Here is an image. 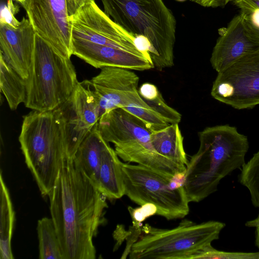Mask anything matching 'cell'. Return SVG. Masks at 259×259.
<instances>
[{
  "label": "cell",
  "mask_w": 259,
  "mask_h": 259,
  "mask_svg": "<svg viewBox=\"0 0 259 259\" xmlns=\"http://www.w3.org/2000/svg\"><path fill=\"white\" fill-rule=\"evenodd\" d=\"M63 259H95L93 238L108 207L107 198L65 157L48 194Z\"/></svg>",
  "instance_id": "1"
},
{
  "label": "cell",
  "mask_w": 259,
  "mask_h": 259,
  "mask_svg": "<svg viewBox=\"0 0 259 259\" xmlns=\"http://www.w3.org/2000/svg\"><path fill=\"white\" fill-rule=\"evenodd\" d=\"M198 151L186 166L184 187L189 202H199L218 190L221 180L242 167L249 144L235 127H207L198 133Z\"/></svg>",
  "instance_id": "2"
},
{
  "label": "cell",
  "mask_w": 259,
  "mask_h": 259,
  "mask_svg": "<svg viewBox=\"0 0 259 259\" xmlns=\"http://www.w3.org/2000/svg\"><path fill=\"white\" fill-rule=\"evenodd\" d=\"M104 12L135 37L150 44L149 55L159 71L174 65L177 22L163 0H101Z\"/></svg>",
  "instance_id": "3"
},
{
  "label": "cell",
  "mask_w": 259,
  "mask_h": 259,
  "mask_svg": "<svg viewBox=\"0 0 259 259\" xmlns=\"http://www.w3.org/2000/svg\"><path fill=\"white\" fill-rule=\"evenodd\" d=\"M19 141L41 195L48 196L65 158L62 132L53 111L32 110L24 115Z\"/></svg>",
  "instance_id": "4"
},
{
  "label": "cell",
  "mask_w": 259,
  "mask_h": 259,
  "mask_svg": "<svg viewBox=\"0 0 259 259\" xmlns=\"http://www.w3.org/2000/svg\"><path fill=\"white\" fill-rule=\"evenodd\" d=\"M225 227L218 221L196 224L188 220L171 229L146 224L124 255L128 254L131 259H190L193 253L218 239Z\"/></svg>",
  "instance_id": "5"
},
{
  "label": "cell",
  "mask_w": 259,
  "mask_h": 259,
  "mask_svg": "<svg viewBox=\"0 0 259 259\" xmlns=\"http://www.w3.org/2000/svg\"><path fill=\"white\" fill-rule=\"evenodd\" d=\"M103 138L114 144L118 157L173 177H185L181 167L158 153L151 140V132L139 119L118 108L103 113L98 122Z\"/></svg>",
  "instance_id": "6"
},
{
  "label": "cell",
  "mask_w": 259,
  "mask_h": 259,
  "mask_svg": "<svg viewBox=\"0 0 259 259\" xmlns=\"http://www.w3.org/2000/svg\"><path fill=\"white\" fill-rule=\"evenodd\" d=\"M26 82L25 107L49 111L65 102L79 81L70 58L60 55L36 34L34 57Z\"/></svg>",
  "instance_id": "7"
},
{
  "label": "cell",
  "mask_w": 259,
  "mask_h": 259,
  "mask_svg": "<svg viewBox=\"0 0 259 259\" xmlns=\"http://www.w3.org/2000/svg\"><path fill=\"white\" fill-rule=\"evenodd\" d=\"M125 195L139 205L151 204L156 214L168 220L183 218L189 212L184 177L170 176L144 166L122 164Z\"/></svg>",
  "instance_id": "8"
},
{
  "label": "cell",
  "mask_w": 259,
  "mask_h": 259,
  "mask_svg": "<svg viewBox=\"0 0 259 259\" xmlns=\"http://www.w3.org/2000/svg\"><path fill=\"white\" fill-rule=\"evenodd\" d=\"M53 111L62 132L65 157L73 159L101 116L90 80L78 82L70 96Z\"/></svg>",
  "instance_id": "9"
},
{
  "label": "cell",
  "mask_w": 259,
  "mask_h": 259,
  "mask_svg": "<svg viewBox=\"0 0 259 259\" xmlns=\"http://www.w3.org/2000/svg\"><path fill=\"white\" fill-rule=\"evenodd\" d=\"M211 95L215 100L237 109L259 104V50L243 56L218 73Z\"/></svg>",
  "instance_id": "10"
},
{
  "label": "cell",
  "mask_w": 259,
  "mask_h": 259,
  "mask_svg": "<svg viewBox=\"0 0 259 259\" xmlns=\"http://www.w3.org/2000/svg\"><path fill=\"white\" fill-rule=\"evenodd\" d=\"M20 5L36 34L60 55L70 58L72 27L66 0H26Z\"/></svg>",
  "instance_id": "11"
},
{
  "label": "cell",
  "mask_w": 259,
  "mask_h": 259,
  "mask_svg": "<svg viewBox=\"0 0 259 259\" xmlns=\"http://www.w3.org/2000/svg\"><path fill=\"white\" fill-rule=\"evenodd\" d=\"M70 19L72 39L142 53L136 47V37L116 23L95 1L83 6Z\"/></svg>",
  "instance_id": "12"
},
{
  "label": "cell",
  "mask_w": 259,
  "mask_h": 259,
  "mask_svg": "<svg viewBox=\"0 0 259 259\" xmlns=\"http://www.w3.org/2000/svg\"><path fill=\"white\" fill-rule=\"evenodd\" d=\"M139 80L132 70L116 67L101 68L90 82L98 101L101 115L126 106H148L139 93Z\"/></svg>",
  "instance_id": "13"
},
{
  "label": "cell",
  "mask_w": 259,
  "mask_h": 259,
  "mask_svg": "<svg viewBox=\"0 0 259 259\" xmlns=\"http://www.w3.org/2000/svg\"><path fill=\"white\" fill-rule=\"evenodd\" d=\"M36 33L23 17L17 26L0 20V54L24 79L29 77L35 50Z\"/></svg>",
  "instance_id": "14"
},
{
  "label": "cell",
  "mask_w": 259,
  "mask_h": 259,
  "mask_svg": "<svg viewBox=\"0 0 259 259\" xmlns=\"http://www.w3.org/2000/svg\"><path fill=\"white\" fill-rule=\"evenodd\" d=\"M219 37L213 47L210 62L212 68L221 72L247 54L259 50V46L247 36L243 15H235L227 27L219 29Z\"/></svg>",
  "instance_id": "15"
},
{
  "label": "cell",
  "mask_w": 259,
  "mask_h": 259,
  "mask_svg": "<svg viewBox=\"0 0 259 259\" xmlns=\"http://www.w3.org/2000/svg\"><path fill=\"white\" fill-rule=\"evenodd\" d=\"M73 55L95 68L116 67L144 71L154 68L142 53L72 39Z\"/></svg>",
  "instance_id": "16"
},
{
  "label": "cell",
  "mask_w": 259,
  "mask_h": 259,
  "mask_svg": "<svg viewBox=\"0 0 259 259\" xmlns=\"http://www.w3.org/2000/svg\"><path fill=\"white\" fill-rule=\"evenodd\" d=\"M109 145L102 136L98 123L81 143L73 159L75 166L98 189L102 156Z\"/></svg>",
  "instance_id": "17"
},
{
  "label": "cell",
  "mask_w": 259,
  "mask_h": 259,
  "mask_svg": "<svg viewBox=\"0 0 259 259\" xmlns=\"http://www.w3.org/2000/svg\"><path fill=\"white\" fill-rule=\"evenodd\" d=\"M122 164L115 150L109 145L102 154L98 185V190L108 199H119L125 195Z\"/></svg>",
  "instance_id": "18"
},
{
  "label": "cell",
  "mask_w": 259,
  "mask_h": 259,
  "mask_svg": "<svg viewBox=\"0 0 259 259\" xmlns=\"http://www.w3.org/2000/svg\"><path fill=\"white\" fill-rule=\"evenodd\" d=\"M156 151L178 165L186 168L188 160L185 151L183 137L179 124H172L150 135Z\"/></svg>",
  "instance_id": "19"
},
{
  "label": "cell",
  "mask_w": 259,
  "mask_h": 259,
  "mask_svg": "<svg viewBox=\"0 0 259 259\" xmlns=\"http://www.w3.org/2000/svg\"><path fill=\"white\" fill-rule=\"evenodd\" d=\"M15 211L9 190L0 174V258L13 259L11 248Z\"/></svg>",
  "instance_id": "20"
},
{
  "label": "cell",
  "mask_w": 259,
  "mask_h": 259,
  "mask_svg": "<svg viewBox=\"0 0 259 259\" xmlns=\"http://www.w3.org/2000/svg\"><path fill=\"white\" fill-rule=\"evenodd\" d=\"M0 88L10 108L16 110L27 97V82L0 54Z\"/></svg>",
  "instance_id": "21"
},
{
  "label": "cell",
  "mask_w": 259,
  "mask_h": 259,
  "mask_svg": "<svg viewBox=\"0 0 259 259\" xmlns=\"http://www.w3.org/2000/svg\"><path fill=\"white\" fill-rule=\"evenodd\" d=\"M39 259H63L58 235L52 218L44 217L37 222Z\"/></svg>",
  "instance_id": "22"
},
{
  "label": "cell",
  "mask_w": 259,
  "mask_h": 259,
  "mask_svg": "<svg viewBox=\"0 0 259 259\" xmlns=\"http://www.w3.org/2000/svg\"><path fill=\"white\" fill-rule=\"evenodd\" d=\"M238 179L248 189L253 205L259 208V150L242 167Z\"/></svg>",
  "instance_id": "23"
},
{
  "label": "cell",
  "mask_w": 259,
  "mask_h": 259,
  "mask_svg": "<svg viewBox=\"0 0 259 259\" xmlns=\"http://www.w3.org/2000/svg\"><path fill=\"white\" fill-rule=\"evenodd\" d=\"M148 103L149 105L146 107L126 106L120 108L139 119L151 132L160 130L170 125L168 121L154 107Z\"/></svg>",
  "instance_id": "24"
},
{
  "label": "cell",
  "mask_w": 259,
  "mask_h": 259,
  "mask_svg": "<svg viewBox=\"0 0 259 259\" xmlns=\"http://www.w3.org/2000/svg\"><path fill=\"white\" fill-rule=\"evenodd\" d=\"M197 258H258L259 252L255 253L228 252L219 251L210 245L199 251Z\"/></svg>",
  "instance_id": "25"
},
{
  "label": "cell",
  "mask_w": 259,
  "mask_h": 259,
  "mask_svg": "<svg viewBox=\"0 0 259 259\" xmlns=\"http://www.w3.org/2000/svg\"><path fill=\"white\" fill-rule=\"evenodd\" d=\"M241 13L243 15V24L247 36L259 46V11L250 14Z\"/></svg>",
  "instance_id": "26"
},
{
  "label": "cell",
  "mask_w": 259,
  "mask_h": 259,
  "mask_svg": "<svg viewBox=\"0 0 259 259\" xmlns=\"http://www.w3.org/2000/svg\"><path fill=\"white\" fill-rule=\"evenodd\" d=\"M132 216L134 227H140V224L147 217L156 214L157 208L153 204H145L141 208L133 209L128 208Z\"/></svg>",
  "instance_id": "27"
},
{
  "label": "cell",
  "mask_w": 259,
  "mask_h": 259,
  "mask_svg": "<svg viewBox=\"0 0 259 259\" xmlns=\"http://www.w3.org/2000/svg\"><path fill=\"white\" fill-rule=\"evenodd\" d=\"M233 3L240 10V13L245 14L259 11V0H234Z\"/></svg>",
  "instance_id": "28"
},
{
  "label": "cell",
  "mask_w": 259,
  "mask_h": 259,
  "mask_svg": "<svg viewBox=\"0 0 259 259\" xmlns=\"http://www.w3.org/2000/svg\"><path fill=\"white\" fill-rule=\"evenodd\" d=\"M139 93L144 99L148 101L155 99L160 93L156 85L148 82L144 83L140 86Z\"/></svg>",
  "instance_id": "29"
},
{
  "label": "cell",
  "mask_w": 259,
  "mask_h": 259,
  "mask_svg": "<svg viewBox=\"0 0 259 259\" xmlns=\"http://www.w3.org/2000/svg\"><path fill=\"white\" fill-rule=\"evenodd\" d=\"M69 17L70 19L83 6L95 0H66Z\"/></svg>",
  "instance_id": "30"
},
{
  "label": "cell",
  "mask_w": 259,
  "mask_h": 259,
  "mask_svg": "<svg viewBox=\"0 0 259 259\" xmlns=\"http://www.w3.org/2000/svg\"><path fill=\"white\" fill-rule=\"evenodd\" d=\"M234 0H196L195 3L206 8H224Z\"/></svg>",
  "instance_id": "31"
},
{
  "label": "cell",
  "mask_w": 259,
  "mask_h": 259,
  "mask_svg": "<svg viewBox=\"0 0 259 259\" xmlns=\"http://www.w3.org/2000/svg\"><path fill=\"white\" fill-rule=\"evenodd\" d=\"M245 225L249 227H255L256 228L255 244L259 249V213L255 219L247 222Z\"/></svg>",
  "instance_id": "32"
},
{
  "label": "cell",
  "mask_w": 259,
  "mask_h": 259,
  "mask_svg": "<svg viewBox=\"0 0 259 259\" xmlns=\"http://www.w3.org/2000/svg\"><path fill=\"white\" fill-rule=\"evenodd\" d=\"M8 1H9V0H8ZM11 1H14L21 5L22 3H23L26 0H11Z\"/></svg>",
  "instance_id": "33"
},
{
  "label": "cell",
  "mask_w": 259,
  "mask_h": 259,
  "mask_svg": "<svg viewBox=\"0 0 259 259\" xmlns=\"http://www.w3.org/2000/svg\"><path fill=\"white\" fill-rule=\"evenodd\" d=\"M176 1H177L178 2H184V1H185L186 0H176Z\"/></svg>",
  "instance_id": "34"
},
{
  "label": "cell",
  "mask_w": 259,
  "mask_h": 259,
  "mask_svg": "<svg viewBox=\"0 0 259 259\" xmlns=\"http://www.w3.org/2000/svg\"><path fill=\"white\" fill-rule=\"evenodd\" d=\"M190 1H191V2H194V3H195V1H196V0H190Z\"/></svg>",
  "instance_id": "35"
}]
</instances>
